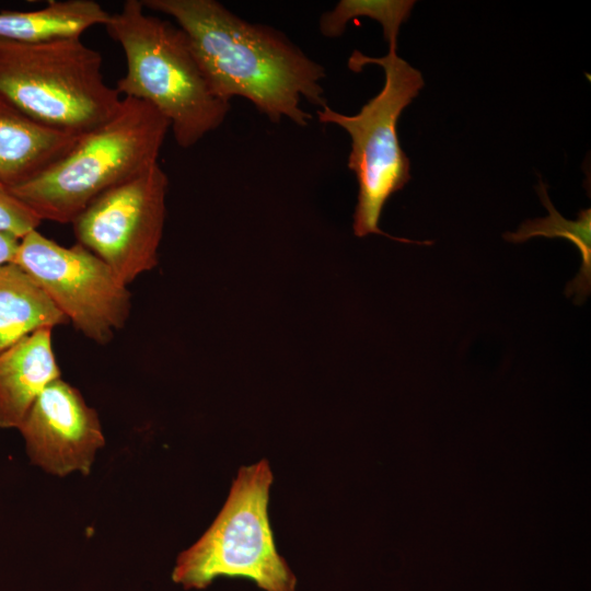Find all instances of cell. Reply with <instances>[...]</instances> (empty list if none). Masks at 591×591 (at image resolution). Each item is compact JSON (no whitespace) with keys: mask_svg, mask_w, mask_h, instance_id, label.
I'll list each match as a JSON object with an SVG mask.
<instances>
[{"mask_svg":"<svg viewBox=\"0 0 591 591\" xmlns=\"http://www.w3.org/2000/svg\"><path fill=\"white\" fill-rule=\"evenodd\" d=\"M149 11L173 18L185 34L212 92L230 103L244 97L270 121L288 118L306 127L305 100L327 105L324 67L283 33L252 23L216 0H141Z\"/></svg>","mask_w":591,"mask_h":591,"instance_id":"cell-1","label":"cell"},{"mask_svg":"<svg viewBox=\"0 0 591 591\" xmlns=\"http://www.w3.org/2000/svg\"><path fill=\"white\" fill-rule=\"evenodd\" d=\"M104 26L126 60L115 89L163 115L181 148L195 146L222 125L230 103L212 92L177 25L148 14L141 0H127Z\"/></svg>","mask_w":591,"mask_h":591,"instance_id":"cell-2","label":"cell"},{"mask_svg":"<svg viewBox=\"0 0 591 591\" xmlns=\"http://www.w3.org/2000/svg\"><path fill=\"white\" fill-rule=\"evenodd\" d=\"M169 130L167 119L150 104L123 97L109 120L10 190L42 221L71 223L96 197L159 163Z\"/></svg>","mask_w":591,"mask_h":591,"instance_id":"cell-3","label":"cell"},{"mask_svg":"<svg viewBox=\"0 0 591 591\" xmlns=\"http://www.w3.org/2000/svg\"><path fill=\"white\" fill-rule=\"evenodd\" d=\"M0 95L34 121L74 136L105 124L123 101L104 79L102 55L81 37L0 40Z\"/></svg>","mask_w":591,"mask_h":591,"instance_id":"cell-4","label":"cell"},{"mask_svg":"<svg viewBox=\"0 0 591 591\" xmlns=\"http://www.w3.org/2000/svg\"><path fill=\"white\" fill-rule=\"evenodd\" d=\"M396 48L397 44L389 45V53L383 57H368L359 50L349 57L348 68L355 72L369 63L384 70L382 90L359 113L345 115L326 105L317 109L316 115L323 124L344 128L351 138L347 165L358 182L352 223L355 235L380 234L397 242L429 245L432 242L392 236L379 227L390 197L410 179V163L398 140L397 121L424 86L421 73L398 57Z\"/></svg>","mask_w":591,"mask_h":591,"instance_id":"cell-5","label":"cell"},{"mask_svg":"<svg viewBox=\"0 0 591 591\" xmlns=\"http://www.w3.org/2000/svg\"><path fill=\"white\" fill-rule=\"evenodd\" d=\"M271 483L266 460L239 470L213 522L178 555L173 582L202 590L219 577L244 578L264 591H296L297 578L277 551L269 522Z\"/></svg>","mask_w":591,"mask_h":591,"instance_id":"cell-6","label":"cell"},{"mask_svg":"<svg viewBox=\"0 0 591 591\" xmlns=\"http://www.w3.org/2000/svg\"><path fill=\"white\" fill-rule=\"evenodd\" d=\"M12 263L92 341L106 345L125 326L131 309L127 286L79 243L62 246L36 229L20 239Z\"/></svg>","mask_w":591,"mask_h":591,"instance_id":"cell-7","label":"cell"},{"mask_svg":"<svg viewBox=\"0 0 591 591\" xmlns=\"http://www.w3.org/2000/svg\"><path fill=\"white\" fill-rule=\"evenodd\" d=\"M169 178L159 163L96 197L71 222L77 243L126 286L158 265Z\"/></svg>","mask_w":591,"mask_h":591,"instance_id":"cell-8","label":"cell"},{"mask_svg":"<svg viewBox=\"0 0 591 591\" xmlns=\"http://www.w3.org/2000/svg\"><path fill=\"white\" fill-rule=\"evenodd\" d=\"M18 430L31 464L58 477L89 475L105 445L96 410L61 378L39 394Z\"/></svg>","mask_w":591,"mask_h":591,"instance_id":"cell-9","label":"cell"},{"mask_svg":"<svg viewBox=\"0 0 591 591\" xmlns=\"http://www.w3.org/2000/svg\"><path fill=\"white\" fill-rule=\"evenodd\" d=\"M51 328H40L0 354V428L18 429L39 394L60 378Z\"/></svg>","mask_w":591,"mask_h":591,"instance_id":"cell-10","label":"cell"},{"mask_svg":"<svg viewBox=\"0 0 591 591\" xmlns=\"http://www.w3.org/2000/svg\"><path fill=\"white\" fill-rule=\"evenodd\" d=\"M74 136L45 127L0 95V183L18 187L58 161Z\"/></svg>","mask_w":591,"mask_h":591,"instance_id":"cell-11","label":"cell"},{"mask_svg":"<svg viewBox=\"0 0 591 591\" xmlns=\"http://www.w3.org/2000/svg\"><path fill=\"white\" fill-rule=\"evenodd\" d=\"M109 16L94 0H54L37 10L1 11L0 40L36 44L81 37L89 28L105 25Z\"/></svg>","mask_w":591,"mask_h":591,"instance_id":"cell-12","label":"cell"},{"mask_svg":"<svg viewBox=\"0 0 591 591\" xmlns=\"http://www.w3.org/2000/svg\"><path fill=\"white\" fill-rule=\"evenodd\" d=\"M69 323L42 288L13 263L0 268V354L25 336Z\"/></svg>","mask_w":591,"mask_h":591,"instance_id":"cell-13","label":"cell"},{"mask_svg":"<svg viewBox=\"0 0 591 591\" xmlns=\"http://www.w3.org/2000/svg\"><path fill=\"white\" fill-rule=\"evenodd\" d=\"M537 194L548 210L546 218L524 221L517 232H508L503 237L513 243H522L534 236L564 237L580 252L581 267L575 279L568 282L566 294H576V302H583L591 289V209H582L577 220L565 219L548 198L546 185L540 181Z\"/></svg>","mask_w":591,"mask_h":591,"instance_id":"cell-14","label":"cell"},{"mask_svg":"<svg viewBox=\"0 0 591 591\" xmlns=\"http://www.w3.org/2000/svg\"><path fill=\"white\" fill-rule=\"evenodd\" d=\"M414 4L413 0H340L321 15L318 28L326 37H338L350 20L366 16L382 25L389 45L397 44L399 27L409 18Z\"/></svg>","mask_w":591,"mask_h":591,"instance_id":"cell-15","label":"cell"},{"mask_svg":"<svg viewBox=\"0 0 591 591\" xmlns=\"http://www.w3.org/2000/svg\"><path fill=\"white\" fill-rule=\"evenodd\" d=\"M40 223L42 220L0 183V232L21 239Z\"/></svg>","mask_w":591,"mask_h":591,"instance_id":"cell-16","label":"cell"},{"mask_svg":"<svg viewBox=\"0 0 591 591\" xmlns=\"http://www.w3.org/2000/svg\"><path fill=\"white\" fill-rule=\"evenodd\" d=\"M19 243L16 236L0 232V268L13 262Z\"/></svg>","mask_w":591,"mask_h":591,"instance_id":"cell-17","label":"cell"}]
</instances>
